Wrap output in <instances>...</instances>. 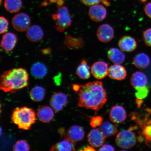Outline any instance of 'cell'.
I'll return each mask as SVG.
<instances>
[{"label": "cell", "instance_id": "obj_36", "mask_svg": "<svg viewBox=\"0 0 151 151\" xmlns=\"http://www.w3.org/2000/svg\"><path fill=\"white\" fill-rule=\"evenodd\" d=\"M144 10L147 16L151 19V1L145 5Z\"/></svg>", "mask_w": 151, "mask_h": 151}, {"label": "cell", "instance_id": "obj_9", "mask_svg": "<svg viewBox=\"0 0 151 151\" xmlns=\"http://www.w3.org/2000/svg\"><path fill=\"white\" fill-rule=\"evenodd\" d=\"M105 137L99 128L92 129L88 135V143L91 146L98 148L103 146L105 142Z\"/></svg>", "mask_w": 151, "mask_h": 151}, {"label": "cell", "instance_id": "obj_2", "mask_svg": "<svg viewBox=\"0 0 151 151\" xmlns=\"http://www.w3.org/2000/svg\"><path fill=\"white\" fill-rule=\"evenodd\" d=\"M28 75L25 69L17 68L5 71L1 76L0 88L4 91L14 93L28 85Z\"/></svg>", "mask_w": 151, "mask_h": 151}, {"label": "cell", "instance_id": "obj_34", "mask_svg": "<svg viewBox=\"0 0 151 151\" xmlns=\"http://www.w3.org/2000/svg\"><path fill=\"white\" fill-rule=\"evenodd\" d=\"M0 33L1 34L5 33L8 29L9 22L3 16L0 18Z\"/></svg>", "mask_w": 151, "mask_h": 151}, {"label": "cell", "instance_id": "obj_42", "mask_svg": "<svg viewBox=\"0 0 151 151\" xmlns=\"http://www.w3.org/2000/svg\"><path fill=\"white\" fill-rule=\"evenodd\" d=\"M57 0H50V3H56Z\"/></svg>", "mask_w": 151, "mask_h": 151}, {"label": "cell", "instance_id": "obj_39", "mask_svg": "<svg viewBox=\"0 0 151 151\" xmlns=\"http://www.w3.org/2000/svg\"><path fill=\"white\" fill-rule=\"evenodd\" d=\"M89 146H88L86 147V148H85L84 150H82L83 151H96V150L95 149H94L93 147Z\"/></svg>", "mask_w": 151, "mask_h": 151}, {"label": "cell", "instance_id": "obj_7", "mask_svg": "<svg viewBox=\"0 0 151 151\" xmlns=\"http://www.w3.org/2000/svg\"><path fill=\"white\" fill-rule=\"evenodd\" d=\"M114 30L109 24H101L98 28L97 36L100 41L103 43L110 42L114 37Z\"/></svg>", "mask_w": 151, "mask_h": 151}, {"label": "cell", "instance_id": "obj_27", "mask_svg": "<svg viewBox=\"0 0 151 151\" xmlns=\"http://www.w3.org/2000/svg\"><path fill=\"white\" fill-rule=\"evenodd\" d=\"M45 94L44 88L40 86L33 88L30 92V96L32 101H40L44 99Z\"/></svg>", "mask_w": 151, "mask_h": 151}, {"label": "cell", "instance_id": "obj_4", "mask_svg": "<svg viewBox=\"0 0 151 151\" xmlns=\"http://www.w3.org/2000/svg\"><path fill=\"white\" fill-rule=\"evenodd\" d=\"M57 14L52 15L55 21L56 29L59 32H63L65 28L70 26L72 20L68 9L65 6H58Z\"/></svg>", "mask_w": 151, "mask_h": 151}, {"label": "cell", "instance_id": "obj_43", "mask_svg": "<svg viewBox=\"0 0 151 151\" xmlns=\"http://www.w3.org/2000/svg\"><path fill=\"white\" fill-rule=\"evenodd\" d=\"M48 4V3L46 2H44L42 3V5H41L43 6H46Z\"/></svg>", "mask_w": 151, "mask_h": 151}, {"label": "cell", "instance_id": "obj_44", "mask_svg": "<svg viewBox=\"0 0 151 151\" xmlns=\"http://www.w3.org/2000/svg\"><path fill=\"white\" fill-rule=\"evenodd\" d=\"M141 1H142L143 2H144L146 1H147V0H141Z\"/></svg>", "mask_w": 151, "mask_h": 151}, {"label": "cell", "instance_id": "obj_28", "mask_svg": "<svg viewBox=\"0 0 151 151\" xmlns=\"http://www.w3.org/2000/svg\"><path fill=\"white\" fill-rule=\"evenodd\" d=\"M65 42L67 46L72 48L81 47L83 43L82 39H74L71 37H67Z\"/></svg>", "mask_w": 151, "mask_h": 151}, {"label": "cell", "instance_id": "obj_17", "mask_svg": "<svg viewBox=\"0 0 151 151\" xmlns=\"http://www.w3.org/2000/svg\"><path fill=\"white\" fill-rule=\"evenodd\" d=\"M26 36L28 39L32 42H38L43 36V30L39 26H32L27 30Z\"/></svg>", "mask_w": 151, "mask_h": 151}, {"label": "cell", "instance_id": "obj_13", "mask_svg": "<svg viewBox=\"0 0 151 151\" xmlns=\"http://www.w3.org/2000/svg\"><path fill=\"white\" fill-rule=\"evenodd\" d=\"M67 103V96L61 92L54 94L50 101L51 106L56 112L61 111Z\"/></svg>", "mask_w": 151, "mask_h": 151}, {"label": "cell", "instance_id": "obj_41", "mask_svg": "<svg viewBox=\"0 0 151 151\" xmlns=\"http://www.w3.org/2000/svg\"><path fill=\"white\" fill-rule=\"evenodd\" d=\"M42 52L44 54H50V49L47 48L44 49V50H42Z\"/></svg>", "mask_w": 151, "mask_h": 151}, {"label": "cell", "instance_id": "obj_19", "mask_svg": "<svg viewBox=\"0 0 151 151\" xmlns=\"http://www.w3.org/2000/svg\"><path fill=\"white\" fill-rule=\"evenodd\" d=\"M107 57L113 63L121 64L125 61V55L121 50L116 48H112L107 52Z\"/></svg>", "mask_w": 151, "mask_h": 151}, {"label": "cell", "instance_id": "obj_33", "mask_svg": "<svg viewBox=\"0 0 151 151\" xmlns=\"http://www.w3.org/2000/svg\"><path fill=\"white\" fill-rule=\"evenodd\" d=\"M143 35L146 44L147 46L151 47V28H148L143 32Z\"/></svg>", "mask_w": 151, "mask_h": 151}, {"label": "cell", "instance_id": "obj_22", "mask_svg": "<svg viewBox=\"0 0 151 151\" xmlns=\"http://www.w3.org/2000/svg\"><path fill=\"white\" fill-rule=\"evenodd\" d=\"M150 57L143 52L139 53L136 55L133 60L134 65L140 69L146 68L150 65Z\"/></svg>", "mask_w": 151, "mask_h": 151}, {"label": "cell", "instance_id": "obj_30", "mask_svg": "<svg viewBox=\"0 0 151 151\" xmlns=\"http://www.w3.org/2000/svg\"><path fill=\"white\" fill-rule=\"evenodd\" d=\"M135 89L137 91L136 92L135 96L137 99H145L148 96L149 90L146 86L142 87L137 88Z\"/></svg>", "mask_w": 151, "mask_h": 151}, {"label": "cell", "instance_id": "obj_14", "mask_svg": "<svg viewBox=\"0 0 151 151\" xmlns=\"http://www.w3.org/2000/svg\"><path fill=\"white\" fill-rule=\"evenodd\" d=\"M118 46L123 51L131 52L134 50L137 46V41L130 36L122 37L119 41Z\"/></svg>", "mask_w": 151, "mask_h": 151}, {"label": "cell", "instance_id": "obj_15", "mask_svg": "<svg viewBox=\"0 0 151 151\" xmlns=\"http://www.w3.org/2000/svg\"><path fill=\"white\" fill-rule=\"evenodd\" d=\"M17 38L15 34L9 32L5 33L2 38L1 47L6 51L12 50L16 46Z\"/></svg>", "mask_w": 151, "mask_h": 151}, {"label": "cell", "instance_id": "obj_29", "mask_svg": "<svg viewBox=\"0 0 151 151\" xmlns=\"http://www.w3.org/2000/svg\"><path fill=\"white\" fill-rule=\"evenodd\" d=\"M29 150V145L24 140L18 141L13 147V150L15 151H28Z\"/></svg>", "mask_w": 151, "mask_h": 151}, {"label": "cell", "instance_id": "obj_18", "mask_svg": "<svg viewBox=\"0 0 151 151\" xmlns=\"http://www.w3.org/2000/svg\"><path fill=\"white\" fill-rule=\"evenodd\" d=\"M85 132L81 126H72L68 130L67 137L74 142L82 140L83 139Z\"/></svg>", "mask_w": 151, "mask_h": 151}, {"label": "cell", "instance_id": "obj_40", "mask_svg": "<svg viewBox=\"0 0 151 151\" xmlns=\"http://www.w3.org/2000/svg\"><path fill=\"white\" fill-rule=\"evenodd\" d=\"M58 6H62L64 4V1L63 0H57L56 2Z\"/></svg>", "mask_w": 151, "mask_h": 151}, {"label": "cell", "instance_id": "obj_3", "mask_svg": "<svg viewBox=\"0 0 151 151\" xmlns=\"http://www.w3.org/2000/svg\"><path fill=\"white\" fill-rule=\"evenodd\" d=\"M11 119L19 129L29 130L35 122V111L26 107H17L13 111Z\"/></svg>", "mask_w": 151, "mask_h": 151}, {"label": "cell", "instance_id": "obj_12", "mask_svg": "<svg viewBox=\"0 0 151 151\" xmlns=\"http://www.w3.org/2000/svg\"><path fill=\"white\" fill-rule=\"evenodd\" d=\"M109 118L111 121L114 123L121 124L126 119L127 113L122 106H115L111 109Z\"/></svg>", "mask_w": 151, "mask_h": 151}, {"label": "cell", "instance_id": "obj_11", "mask_svg": "<svg viewBox=\"0 0 151 151\" xmlns=\"http://www.w3.org/2000/svg\"><path fill=\"white\" fill-rule=\"evenodd\" d=\"M108 75L112 80L122 81L127 77V72L124 66L115 64L109 67Z\"/></svg>", "mask_w": 151, "mask_h": 151}, {"label": "cell", "instance_id": "obj_38", "mask_svg": "<svg viewBox=\"0 0 151 151\" xmlns=\"http://www.w3.org/2000/svg\"><path fill=\"white\" fill-rule=\"evenodd\" d=\"M136 102L138 108H139L143 103L142 99L137 98V99H136Z\"/></svg>", "mask_w": 151, "mask_h": 151}, {"label": "cell", "instance_id": "obj_26", "mask_svg": "<svg viewBox=\"0 0 151 151\" xmlns=\"http://www.w3.org/2000/svg\"><path fill=\"white\" fill-rule=\"evenodd\" d=\"M4 5L6 10L11 13L18 12L22 6V0H5Z\"/></svg>", "mask_w": 151, "mask_h": 151}, {"label": "cell", "instance_id": "obj_5", "mask_svg": "<svg viewBox=\"0 0 151 151\" xmlns=\"http://www.w3.org/2000/svg\"><path fill=\"white\" fill-rule=\"evenodd\" d=\"M136 140L135 134L130 129L120 132L116 139L117 145L121 148L125 149L131 148L134 146Z\"/></svg>", "mask_w": 151, "mask_h": 151}, {"label": "cell", "instance_id": "obj_25", "mask_svg": "<svg viewBox=\"0 0 151 151\" xmlns=\"http://www.w3.org/2000/svg\"><path fill=\"white\" fill-rule=\"evenodd\" d=\"M101 129L106 138L114 135L118 132L116 126L108 121L102 123L101 125Z\"/></svg>", "mask_w": 151, "mask_h": 151}, {"label": "cell", "instance_id": "obj_20", "mask_svg": "<svg viewBox=\"0 0 151 151\" xmlns=\"http://www.w3.org/2000/svg\"><path fill=\"white\" fill-rule=\"evenodd\" d=\"M147 81L146 76L141 71L135 72L131 77V83L135 88L146 86Z\"/></svg>", "mask_w": 151, "mask_h": 151}, {"label": "cell", "instance_id": "obj_32", "mask_svg": "<svg viewBox=\"0 0 151 151\" xmlns=\"http://www.w3.org/2000/svg\"><path fill=\"white\" fill-rule=\"evenodd\" d=\"M103 118L100 116L93 117L90 122V125L92 127L96 128L101 125L102 124Z\"/></svg>", "mask_w": 151, "mask_h": 151}, {"label": "cell", "instance_id": "obj_16", "mask_svg": "<svg viewBox=\"0 0 151 151\" xmlns=\"http://www.w3.org/2000/svg\"><path fill=\"white\" fill-rule=\"evenodd\" d=\"M37 115L40 121L48 123L51 121L54 117V112L52 109L48 106H42L37 109Z\"/></svg>", "mask_w": 151, "mask_h": 151}, {"label": "cell", "instance_id": "obj_21", "mask_svg": "<svg viewBox=\"0 0 151 151\" xmlns=\"http://www.w3.org/2000/svg\"><path fill=\"white\" fill-rule=\"evenodd\" d=\"M75 142L67 137L53 146L50 151H75Z\"/></svg>", "mask_w": 151, "mask_h": 151}, {"label": "cell", "instance_id": "obj_24", "mask_svg": "<svg viewBox=\"0 0 151 151\" xmlns=\"http://www.w3.org/2000/svg\"><path fill=\"white\" fill-rule=\"evenodd\" d=\"M76 74L80 78L83 80H87L90 77V67L87 62L85 59H83L81 63L77 67Z\"/></svg>", "mask_w": 151, "mask_h": 151}, {"label": "cell", "instance_id": "obj_10", "mask_svg": "<svg viewBox=\"0 0 151 151\" xmlns=\"http://www.w3.org/2000/svg\"><path fill=\"white\" fill-rule=\"evenodd\" d=\"M88 14L92 20L99 22L102 21L106 18L107 11L104 6L98 4L91 6Z\"/></svg>", "mask_w": 151, "mask_h": 151}, {"label": "cell", "instance_id": "obj_31", "mask_svg": "<svg viewBox=\"0 0 151 151\" xmlns=\"http://www.w3.org/2000/svg\"><path fill=\"white\" fill-rule=\"evenodd\" d=\"M80 1L83 4L88 6H91L92 5L98 4L101 1L106 5H109V4L106 0H80Z\"/></svg>", "mask_w": 151, "mask_h": 151}, {"label": "cell", "instance_id": "obj_6", "mask_svg": "<svg viewBox=\"0 0 151 151\" xmlns=\"http://www.w3.org/2000/svg\"><path fill=\"white\" fill-rule=\"evenodd\" d=\"M31 19L25 13H21L15 15L13 18L12 24L17 31L24 32L27 31L30 27Z\"/></svg>", "mask_w": 151, "mask_h": 151}, {"label": "cell", "instance_id": "obj_1", "mask_svg": "<svg viewBox=\"0 0 151 151\" xmlns=\"http://www.w3.org/2000/svg\"><path fill=\"white\" fill-rule=\"evenodd\" d=\"M79 90V107L97 112L106 102V92L101 82L94 81L82 85Z\"/></svg>", "mask_w": 151, "mask_h": 151}, {"label": "cell", "instance_id": "obj_35", "mask_svg": "<svg viewBox=\"0 0 151 151\" xmlns=\"http://www.w3.org/2000/svg\"><path fill=\"white\" fill-rule=\"evenodd\" d=\"M143 134L147 140L151 141V122L145 125L143 130Z\"/></svg>", "mask_w": 151, "mask_h": 151}, {"label": "cell", "instance_id": "obj_37", "mask_svg": "<svg viewBox=\"0 0 151 151\" xmlns=\"http://www.w3.org/2000/svg\"><path fill=\"white\" fill-rule=\"evenodd\" d=\"M99 151H114V147L111 145L106 144L104 145L99 149Z\"/></svg>", "mask_w": 151, "mask_h": 151}, {"label": "cell", "instance_id": "obj_23", "mask_svg": "<svg viewBox=\"0 0 151 151\" xmlns=\"http://www.w3.org/2000/svg\"><path fill=\"white\" fill-rule=\"evenodd\" d=\"M47 68L44 64L40 62L34 64L31 68V73L34 77L37 78H42L47 74Z\"/></svg>", "mask_w": 151, "mask_h": 151}, {"label": "cell", "instance_id": "obj_8", "mask_svg": "<svg viewBox=\"0 0 151 151\" xmlns=\"http://www.w3.org/2000/svg\"><path fill=\"white\" fill-rule=\"evenodd\" d=\"M109 68L108 64L106 62L98 61L92 65L91 71L94 78L101 80L108 75Z\"/></svg>", "mask_w": 151, "mask_h": 151}]
</instances>
